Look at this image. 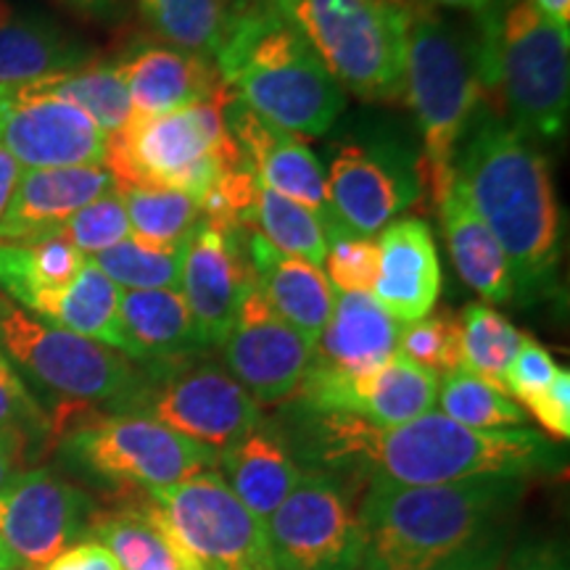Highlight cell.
Here are the masks:
<instances>
[{"label":"cell","instance_id":"cell-32","mask_svg":"<svg viewBox=\"0 0 570 570\" xmlns=\"http://www.w3.org/2000/svg\"><path fill=\"white\" fill-rule=\"evenodd\" d=\"M156 38L214 61L233 24L227 0H135Z\"/></svg>","mask_w":570,"mask_h":570},{"label":"cell","instance_id":"cell-17","mask_svg":"<svg viewBox=\"0 0 570 570\" xmlns=\"http://www.w3.org/2000/svg\"><path fill=\"white\" fill-rule=\"evenodd\" d=\"M423 173L396 146H341L331 159L327 198L341 227L375 235L420 198Z\"/></svg>","mask_w":570,"mask_h":570},{"label":"cell","instance_id":"cell-11","mask_svg":"<svg viewBox=\"0 0 570 570\" xmlns=\"http://www.w3.org/2000/svg\"><path fill=\"white\" fill-rule=\"evenodd\" d=\"M130 502L151 512L202 570H275L265 520L214 470Z\"/></svg>","mask_w":570,"mask_h":570},{"label":"cell","instance_id":"cell-4","mask_svg":"<svg viewBox=\"0 0 570 570\" xmlns=\"http://www.w3.org/2000/svg\"><path fill=\"white\" fill-rule=\"evenodd\" d=\"M214 63L235 101L288 132L320 138L344 111V88L273 0L233 3Z\"/></svg>","mask_w":570,"mask_h":570},{"label":"cell","instance_id":"cell-53","mask_svg":"<svg viewBox=\"0 0 570 570\" xmlns=\"http://www.w3.org/2000/svg\"><path fill=\"white\" fill-rule=\"evenodd\" d=\"M227 3H254V0H227Z\"/></svg>","mask_w":570,"mask_h":570},{"label":"cell","instance_id":"cell-26","mask_svg":"<svg viewBox=\"0 0 570 570\" xmlns=\"http://www.w3.org/2000/svg\"><path fill=\"white\" fill-rule=\"evenodd\" d=\"M119 296H122V288H117L88 256L75 283L38 296L27 306V312L40 317L42 323L98 341V344L125 354L127 360H135L132 344L125 333L122 317H119Z\"/></svg>","mask_w":570,"mask_h":570},{"label":"cell","instance_id":"cell-15","mask_svg":"<svg viewBox=\"0 0 570 570\" xmlns=\"http://www.w3.org/2000/svg\"><path fill=\"white\" fill-rule=\"evenodd\" d=\"M92 499L53 470H21L0 491V541L21 570H40L90 533Z\"/></svg>","mask_w":570,"mask_h":570},{"label":"cell","instance_id":"cell-33","mask_svg":"<svg viewBox=\"0 0 570 570\" xmlns=\"http://www.w3.org/2000/svg\"><path fill=\"white\" fill-rule=\"evenodd\" d=\"M42 88L67 98L69 104L80 106L88 117L96 122L106 135L119 132L130 122L132 101L127 85L114 63H85L80 69L61 71V75L42 77Z\"/></svg>","mask_w":570,"mask_h":570},{"label":"cell","instance_id":"cell-18","mask_svg":"<svg viewBox=\"0 0 570 570\" xmlns=\"http://www.w3.org/2000/svg\"><path fill=\"white\" fill-rule=\"evenodd\" d=\"M252 227L196 225L183 256L180 294L206 346H223L238 315L240 298L256 281L246 252Z\"/></svg>","mask_w":570,"mask_h":570},{"label":"cell","instance_id":"cell-40","mask_svg":"<svg viewBox=\"0 0 570 570\" xmlns=\"http://www.w3.org/2000/svg\"><path fill=\"white\" fill-rule=\"evenodd\" d=\"M53 436V423L38 407L11 362H0V439L27 458L35 441Z\"/></svg>","mask_w":570,"mask_h":570},{"label":"cell","instance_id":"cell-43","mask_svg":"<svg viewBox=\"0 0 570 570\" xmlns=\"http://www.w3.org/2000/svg\"><path fill=\"white\" fill-rule=\"evenodd\" d=\"M558 370V362L552 360V354L539 341L523 336V344H520L515 360L510 362L508 375H504V391L518 402L529 404L533 396H539L541 391L550 386Z\"/></svg>","mask_w":570,"mask_h":570},{"label":"cell","instance_id":"cell-41","mask_svg":"<svg viewBox=\"0 0 570 570\" xmlns=\"http://www.w3.org/2000/svg\"><path fill=\"white\" fill-rule=\"evenodd\" d=\"M61 233L75 244L85 256H96L106 248L122 244L132 235L130 219L122 202V194L117 188L109 194L96 198V202L85 206L61 227Z\"/></svg>","mask_w":570,"mask_h":570},{"label":"cell","instance_id":"cell-9","mask_svg":"<svg viewBox=\"0 0 570 570\" xmlns=\"http://www.w3.org/2000/svg\"><path fill=\"white\" fill-rule=\"evenodd\" d=\"M59 439L61 460L71 470L127 502L217 465V452L140 412L69 420Z\"/></svg>","mask_w":570,"mask_h":570},{"label":"cell","instance_id":"cell-13","mask_svg":"<svg viewBox=\"0 0 570 570\" xmlns=\"http://www.w3.org/2000/svg\"><path fill=\"white\" fill-rule=\"evenodd\" d=\"M275 570H360L365 539L344 489L323 470H304L267 518Z\"/></svg>","mask_w":570,"mask_h":570},{"label":"cell","instance_id":"cell-48","mask_svg":"<svg viewBox=\"0 0 570 570\" xmlns=\"http://www.w3.org/2000/svg\"><path fill=\"white\" fill-rule=\"evenodd\" d=\"M531 3L547 21H552V24L560 27V30H568L570 0H531Z\"/></svg>","mask_w":570,"mask_h":570},{"label":"cell","instance_id":"cell-31","mask_svg":"<svg viewBox=\"0 0 570 570\" xmlns=\"http://www.w3.org/2000/svg\"><path fill=\"white\" fill-rule=\"evenodd\" d=\"M85 262L88 256L63 233L27 244H6L0 246V291L21 309H27L38 296L75 283Z\"/></svg>","mask_w":570,"mask_h":570},{"label":"cell","instance_id":"cell-51","mask_svg":"<svg viewBox=\"0 0 570 570\" xmlns=\"http://www.w3.org/2000/svg\"><path fill=\"white\" fill-rule=\"evenodd\" d=\"M415 3H425V6H444V9H462V11H473L481 13L483 9H489L494 0H415Z\"/></svg>","mask_w":570,"mask_h":570},{"label":"cell","instance_id":"cell-2","mask_svg":"<svg viewBox=\"0 0 570 570\" xmlns=\"http://www.w3.org/2000/svg\"><path fill=\"white\" fill-rule=\"evenodd\" d=\"M525 479L483 475L436 487L367 481L356 508L365 539L360 570H497L504 520Z\"/></svg>","mask_w":570,"mask_h":570},{"label":"cell","instance_id":"cell-37","mask_svg":"<svg viewBox=\"0 0 570 570\" xmlns=\"http://www.w3.org/2000/svg\"><path fill=\"white\" fill-rule=\"evenodd\" d=\"M460 325L462 367L504 391V375H508L510 362L515 360L518 348L523 344V333L487 304H468Z\"/></svg>","mask_w":570,"mask_h":570},{"label":"cell","instance_id":"cell-7","mask_svg":"<svg viewBox=\"0 0 570 570\" xmlns=\"http://www.w3.org/2000/svg\"><path fill=\"white\" fill-rule=\"evenodd\" d=\"M230 98L227 92L180 111L132 114L106 140L104 167L117 188L183 190L202 202L219 177L248 164L225 119Z\"/></svg>","mask_w":570,"mask_h":570},{"label":"cell","instance_id":"cell-39","mask_svg":"<svg viewBox=\"0 0 570 570\" xmlns=\"http://www.w3.org/2000/svg\"><path fill=\"white\" fill-rule=\"evenodd\" d=\"M396 354L439 377L454 373L462 367L460 317L449 309H436L415 323L402 325Z\"/></svg>","mask_w":570,"mask_h":570},{"label":"cell","instance_id":"cell-28","mask_svg":"<svg viewBox=\"0 0 570 570\" xmlns=\"http://www.w3.org/2000/svg\"><path fill=\"white\" fill-rule=\"evenodd\" d=\"M444 227L449 254H452L458 275L468 288L481 294L491 304H504L515 296L512 273L508 259L489 227L481 223L479 214L468 204L465 190L454 175L449 194L436 204Z\"/></svg>","mask_w":570,"mask_h":570},{"label":"cell","instance_id":"cell-10","mask_svg":"<svg viewBox=\"0 0 570 570\" xmlns=\"http://www.w3.org/2000/svg\"><path fill=\"white\" fill-rule=\"evenodd\" d=\"M0 348L40 386L67 402L63 410L114 407L130 412L146 389V370L114 348L30 315L0 294Z\"/></svg>","mask_w":570,"mask_h":570},{"label":"cell","instance_id":"cell-52","mask_svg":"<svg viewBox=\"0 0 570 570\" xmlns=\"http://www.w3.org/2000/svg\"><path fill=\"white\" fill-rule=\"evenodd\" d=\"M17 560H13V554L6 550V544L0 541V570H17Z\"/></svg>","mask_w":570,"mask_h":570},{"label":"cell","instance_id":"cell-23","mask_svg":"<svg viewBox=\"0 0 570 570\" xmlns=\"http://www.w3.org/2000/svg\"><path fill=\"white\" fill-rule=\"evenodd\" d=\"M246 252L256 283L273 309L312 346H317L336 306V288L327 275L312 262L277 252L256 230L246 233Z\"/></svg>","mask_w":570,"mask_h":570},{"label":"cell","instance_id":"cell-16","mask_svg":"<svg viewBox=\"0 0 570 570\" xmlns=\"http://www.w3.org/2000/svg\"><path fill=\"white\" fill-rule=\"evenodd\" d=\"M219 348L227 373L259 407L291 402L315 356V346L277 315L256 281L240 298L238 315Z\"/></svg>","mask_w":570,"mask_h":570},{"label":"cell","instance_id":"cell-29","mask_svg":"<svg viewBox=\"0 0 570 570\" xmlns=\"http://www.w3.org/2000/svg\"><path fill=\"white\" fill-rule=\"evenodd\" d=\"M119 317L130 338L135 360L167 362L196 356L204 344L180 291H122Z\"/></svg>","mask_w":570,"mask_h":570},{"label":"cell","instance_id":"cell-36","mask_svg":"<svg viewBox=\"0 0 570 570\" xmlns=\"http://www.w3.org/2000/svg\"><path fill=\"white\" fill-rule=\"evenodd\" d=\"M436 404L441 415L475 431H502V428H523L525 423V412L515 399L483 377L468 373L465 367L439 377Z\"/></svg>","mask_w":570,"mask_h":570},{"label":"cell","instance_id":"cell-47","mask_svg":"<svg viewBox=\"0 0 570 570\" xmlns=\"http://www.w3.org/2000/svg\"><path fill=\"white\" fill-rule=\"evenodd\" d=\"M19 175H21L19 164L13 161L11 154H6L3 148H0V217H3L6 206L11 202L13 188H17L19 183Z\"/></svg>","mask_w":570,"mask_h":570},{"label":"cell","instance_id":"cell-12","mask_svg":"<svg viewBox=\"0 0 570 570\" xmlns=\"http://www.w3.org/2000/svg\"><path fill=\"white\" fill-rule=\"evenodd\" d=\"M130 412L154 417L217 454L262 420V407L227 367L196 356L151 362L146 389Z\"/></svg>","mask_w":570,"mask_h":570},{"label":"cell","instance_id":"cell-50","mask_svg":"<svg viewBox=\"0 0 570 570\" xmlns=\"http://www.w3.org/2000/svg\"><path fill=\"white\" fill-rule=\"evenodd\" d=\"M63 3L75 6V9H80L96 19H111L119 11V0H63Z\"/></svg>","mask_w":570,"mask_h":570},{"label":"cell","instance_id":"cell-44","mask_svg":"<svg viewBox=\"0 0 570 570\" xmlns=\"http://www.w3.org/2000/svg\"><path fill=\"white\" fill-rule=\"evenodd\" d=\"M525 410L539 420V425L550 433L552 439L568 441L570 439V375L568 370H558L554 381L533 396Z\"/></svg>","mask_w":570,"mask_h":570},{"label":"cell","instance_id":"cell-1","mask_svg":"<svg viewBox=\"0 0 570 570\" xmlns=\"http://www.w3.org/2000/svg\"><path fill=\"white\" fill-rule=\"evenodd\" d=\"M304 454L333 470H356L367 481L436 487L483 475H512L550 468L554 449L531 428L475 431L441 412L402 425H373L344 412H304Z\"/></svg>","mask_w":570,"mask_h":570},{"label":"cell","instance_id":"cell-8","mask_svg":"<svg viewBox=\"0 0 570 570\" xmlns=\"http://www.w3.org/2000/svg\"><path fill=\"white\" fill-rule=\"evenodd\" d=\"M309 40L344 92L394 104L404 96L410 0H273Z\"/></svg>","mask_w":570,"mask_h":570},{"label":"cell","instance_id":"cell-42","mask_svg":"<svg viewBox=\"0 0 570 570\" xmlns=\"http://www.w3.org/2000/svg\"><path fill=\"white\" fill-rule=\"evenodd\" d=\"M327 281L341 294H370L377 275V238L375 235L338 233L327 238Z\"/></svg>","mask_w":570,"mask_h":570},{"label":"cell","instance_id":"cell-25","mask_svg":"<svg viewBox=\"0 0 570 570\" xmlns=\"http://www.w3.org/2000/svg\"><path fill=\"white\" fill-rule=\"evenodd\" d=\"M402 323L370 294H336L312 365L341 375H367L399 352Z\"/></svg>","mask_w":570,"mask_h":570},{"label":"cell","instance_id":"cell-14","mask_svg":"<svg viewBox=\"0 0 570 570\" xmlns=\"http://www.w3.org/2000/svg\"><path fill=\"white\" fill-rule=\"evenodd\" d=\"M106 135L80 106L40 82L0 85V148L19 167L59 169L104 164Z\"/></svg>","mask_w":570,"mask_h":570},{"label":"cell","instance_id":"cell-5","mask_svg":"<svg viewBox=\"0 0 570 570\" xmlns=\"http://www.w3.org/2000/svg\"><path fill=\"white\" fill-rule=\"evenodd\" d=\"M568 42V30L541 17L531 0H494L475 13L473 53L481 92L529 140H554L566 132Z\"/></svg>","mask_w":570,"mask_h":570},{"label":"cell","instance_id":"cell-19","mask_svg":"<svg viewBox=\"0 0 570 570\" xmlns=\"http://www.w3.org/2000/svg\"><path fill=\"white\" fill-rule=\"evenodd\" d=\"M225 119L246 161L252 164L256 180L315 212L327 238L348 233L333 214L323 164L302 140V135L283 130L235 98L225 104Z\"/></svg>","mask_w":570,"mask_h":570},{"label":"cell","instance_id":"cell-3","mask_svg":"<svg viewBox=\"0 0 570 570\" xmlns=\"http://www.w3.org/2000/svg\"><path fill=\"white\" fill-rule=\"evenodd\" d=\"M454 156L468 204L494 235L523 298L554 288L560 267V209L550 164L497 114L479 117Z\"/></svg>","mask_w":570,"mask_h":570},{"label":"cell","instance_id":"cell-49","mask_svg":"<svg viewBox=\"0 0 570 570\" xmlns=\"http://www.w3.org/2000/svg\"><path fill=\"white\" fill-rule=\"evenodd\" d=\"M21 454L13 449L11 444H6L3 439H0V491L6 489V483H9L13 475L21 473Z\"/></svg>","mask_w":570,"mask_h":570},{"label":"cell","instance_id":"cell-34","mask_svg":"<svg viewBox=\"0 0 570 570\" xmlns=\"http://www.w3.org/2000/svg\"><path fill=\"white\" fill-rule=\"evenodd\" d=\"M122 194L130 230L138 240L175 248L188 244L202 223V206L183 190L167 188H117Z\"/></svg>","mask_w":570,"mask_h":570},{"label":"cell","instance_id":"cell-20","mask_svg":"<svg viewBox=\"0 0 570 570\" xmlns=\"http://www.w3.org/2000/svg\"><path fill=\"white\" fill-rule=\"evenodd\" d=\"M117 188L104 164L59 169H27L3 217H0V246L27 244L61 233L77 212Z\"/></svg>","mask_w":570,"mask_h":570},{"label":"cell","instance_id":"cell-6","mask_svg":"<svg viewBox=\"0 0 570 570\" xmlns=\"http://www.w3.org/2000/svg\"><path fill=\"white\" fill-rule=\"evenodd\" d=\"M404 92L425 142L420 173L431 188L433 204H439L452 188L454 156L473 125L483 92L473 38L415 0H410Z\"/></svg>","mask_w":570,"mask_h":570},{"label":"cell","instance_id":"cell-45","mask_svg":"<svg viewBox=\"0 0 570 570\" xmlns=\"http://www.w3.org/2000/svg\"><path fill=\"white\" fill-rule=\"evenodd\" d=\"M40 570H122L101 541L82 539Z\"/></svg>","mask_w":570,"mask_h":570},{"label":"cell","instance_id":"cell-35","mask_svg":"<svg viewBox=\"0 0 570 570\" xmlns=\"http://www.w3.org/2000/svg\"><path fill=\"white\" fill-rule=\"evenodd\" d=\"M252 230L259 233L277 252L298 256V259L323 267L327 254V235L317 214L262 183L256 188Z\"/></svg>","mask_w":570,"mask_h":570},{"label":"cell","instance_id":"cell-38","mask_svg":"<svg viewBox=\"0 0 570 570\" xmlns=\"http://www.w3.org/2000/svg\"><path fill=\"white\" fill-rule=\"evenodd\" d=\"M185 246L188 244L159 248L130 235L122 244L106 248L90 259L122 291H177L180 288Z\"/></svg>","mask_w":570,"mask_h":570},{"label":"cell","instance_id":"cell-46","mask_svg":"<svg viewBox=\"0 0 570 570\" xmlns=\"http://www.w3.org/2000/svg\"><path fill=\"white\" fill-rule=\"evenodd\" d=\"M497 570H568L566 552L554 541H525Z\"/></svg>","mask_w":570,"mask_h":570},{"label":"cell","instance_id":"cell-22","mask_svg":"<svg viewBox=\"0 0 570 570\" xmlns=\"http://www.w3.org/2000/svg\"><path fill=\"white\" fill-rule=\"evenodd\" d=\"M127 85L132 114H169L227 96L217 63L175 46H135L114 63Z\"/></svg>","mask_w":570,"mask_h":570},{"label":"cell","instance_id":"cell-55","mask_svg":"<svg viewBox=\"0 0 570 570\" xmlns=\"http://www.w3.org/2000/svg\"><path fill=\"white\" fill-rule=\"evenodd\" d=\"M17 570H21V568H17Z\"/></svg>","mask_w":570,"mask_h":570},{"label":"cell","instance_id":"cell-30","mask_svg":"<svg viewBox=\"0 0 570 570\" xmlns=\"http://www.w3.org/2000/svg\"><path fill=\"white\" fill-rule=\"evenodd\" d=\"M90 533L122 570H202L177 539L142 504L92 512Z\"/></svg>","mask_w":570,"mask_h":570},{"label":"cell","instance_id":"cell-21","mask_svg":"<svg viewBox=\"0 0 570 570\" xmlns=\"http://www.w3.org/2000/svg\"><path fill=\"white\" fill-rule=\"evenodd\" d=\"M441 294L439 252L425 219L402 217L377 238L373 298L399 323H415L433 312Z\"/></svg>","mask_w":570,"mask_h":570},{"label":"cell","instance_id":"cell-54","mask_svg":"<svg viewBox=\"0 0 570 570\" xmlns=\"http://www.w3.org/2000/svg\"><path fill=\"white\" fill-rule=\"evenodd\" d=\"M0 362H9V360H6V354H3V348H0Z\"/></svg>","mask_w":570,"mask_h":570},{"label":"cell","instance_id":"cell-27","mask_svg":"<svg viewBox=\"0 0 570 570\" xmlns=\"http://www.w3.org/2000/svg\"><path fill=\"white\" fill-rule=\"evenodd\" d=\"M90 63L82 42L53 21L32 17L0 0V85L35 82Z\"/></svg>","mask_w":570,"mask_h":570},{"label":"cell","instance_id":"cell-24","mask_svg":"<svg viewBox=\"0 0 570 570\" xmlns=\"http://www.w3.org/2000/svg\"><path fill=\"white\" fill-rule=\"evenodd\" d=\"M217 465L233 494L265 523L296 489L304 473L285 433L265 417L225 446L217 454Z\"/></svg>","mask_w":570,"mask_h":570}]
</instances>
